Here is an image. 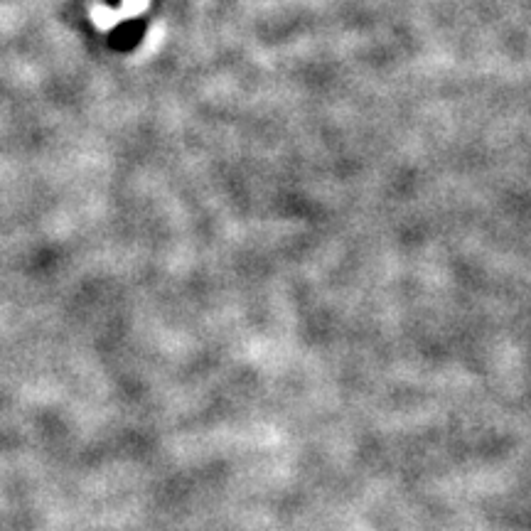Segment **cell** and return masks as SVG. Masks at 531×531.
I'll return each mask as SVG.
<instances>
[{
  "instance_id": "1",
  "label": "cell",
  "mask_w": 531,
  "mask_h": 531,
  "mask_svg": "<svg viewBox=\"0 0 531 531\" xmlns=\"http://www.w3.org/2000/svg\"><path fill=\"white\" fill-rule=\"evenodd\" d=\"M143 35H146V20L133 18L128 20V23L118 25V28L111 32V47H114V50L128 52L143 40Z\"/></svg>"
}]
</instances>
